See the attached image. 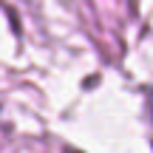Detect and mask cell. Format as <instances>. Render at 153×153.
I'll use <instances>...</instances> for the list:
<instances>
[{
  "label": "cell",
  "instance_id": "1",
  "mask_svg": "<svg viewBox=\"0 0 153 153\" xmlns=\"http://www.w3.org/2000/svg\"><path fill=\"white\" fill-rule=\"evenodd\" d=\"M148 116H150V125H153V88L148 91Z\"/></svg>",
  "mask_w": 153,
  "mask_h": 153
}]
</instances>
